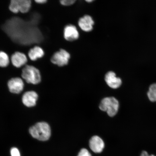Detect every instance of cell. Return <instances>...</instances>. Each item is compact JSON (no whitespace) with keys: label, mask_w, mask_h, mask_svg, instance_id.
Wrapping results in <instances>:
<instances>
[{"label":"cell","mask_w":156,"mask_h":156,"mask_svg":"<svg viewBox=\"0 0 156 156\" xmlns=\"http://www.w3.org/2000/svg\"><path fill=\"white\" fill-rule=\"evenodd\" d=\"M34 25L15 17L8 21L3 29L15 42L20 44H30L40 42L43 38L41 33Z\"/></svg>","instance_id":"6da1fadb"},{"label":"cell","mask_w":156,"mask_h":156,"mask_svg":"<svg viewBox=\"0 0 156 156\" xmlns=\"http://www.w3.org/2000/svg\"><path fill=\"white\" fill-rule=\"evenodd\" d=\"M31 135L40 141H46L49 139L51 134L49 126L45 122H40L29 129Z\"/></svg>","instance_id":"7a4b0ae2"},{"label":"cell","mask_w":156,"mask_h":156,"mask_svg":"<svg viewBox=\"0 0 156 156\" xmlns=\"http://www.w3.org/2000/svg\"><path fill=\"white\" fill-rule=\"evenodd\" d=\"M99 107L101 110L106 112L108 116L113 117L118 112L119 103L114 97H106L102 99Z\"/></svg>","instance_id":"3957f363"},{"label":"cell","mask_w":156,"mask_h":156,"mask_svg":"<svg viewBox=\"0 0 156 156\" xmlns=\"http://www.w3.org/2000/svg\"><path fill=\"white\" fill-rule=\"evenodd\" d=\"M21 76L27 83L33 84H37L41 80L40 71L32 66H25L22 70Z\"/></svg>","instance_id":"277c9868"},{"label":"cell","mask_w":156,"mask_h":156,"mask_svg":"<svg viewBox=\"0 0 156 156\" xmlns=\"http://www.w3.org/2000/svg\"><path fill=\"white\" fill-rule=\"evenodd\" d=\"M31 3L30 0H12L9 5V9L14 13H17L19 12L26 13L30 9Z\"/></svg>","instance_id":"5b68a950"},{"label":"cell","mask_w":156,"mask_h":156,"mask_svg":"<svg viewBox=\"0 0 156 156\" xmlns=\"http://www.w3.org/2000/svg\"><path fill=\"white\" fill-rule=\"evenodd\" d=\"M70 58V54L66 50L62 49L53 55L51 61L54 64L63 67L67 65Z\"/></svg>","instance_id":"8992f818"},{"label":"cell","mask_w":156,"mask_h":156,"mask_svg":"<svg viewBox=\"0 0 156 156\" xmlns=\"http://www.w3.org/2000/svg\"><path fill=\"white\" fill-rule=\"evenodd\" d=\"M89 147L90 149L95 153H100L104 149L105 143L101 138L97 136L91 138L89 141Z\"/></svg>","instance_id":"52a82bcc"},{"label":"cell","mask_w":156,"mask_h":156,"mask_svg":"<svg viewBox=\"0 0 156 156\" xmlns=\"http://www.w3.org/2000/svg\"><path fill=\"white\" fill-rule=\"evenodd\" d=\"M105 80L109 87L112 89L118 88L122 85L120 78L116 76V74L112 71L108 72L105 76Z\"/></svg>","instance_id":"ba28073f"},{"label":"cell","mask_w":156,"mask_h":156,"mask_svg":"<svg viewBox=\"0 0 156 156\" xmlns=\"http://www.w3.org/2000/svg\"><path fill=\"white\" fill-rule=\"evenodd\" d=\"M8 85L11 93L19 94L22 91L24 88V83L20 78H13L9 81Z\"/></svg>","instance_id":"9c48e42d"},{"label":"cell","mask_w":156,"mask_h":156,"mask_svg":"<svg viewBox=\"0 0 156 156\" xmlns=\"http://www.w3.org/2000/svg\"><path fill=\"white\" fill-rule=\"evenodd\" d=\"M64 37L66 40L73 41L79 37V33L76 28L73 25H67L64 28Z\"/></svg>","instance_id":"30bf717a"},{"label":"cell","mask_w":156,"mask_h":156,"mask_svg":"<svg viewBox=\"0 0 156 156\" xmlns=\"http://www.w3.org/2000/svg\"><path fill=\"white\" fill-rule=\"evenodd\" d=\"M78 24L82 30L86 32H89L93 30L94 21L90 16L86 15L80 18Z\"/></svg>","instance_id":"8fae6325"},{"label":"cell","mask_w":156,"mask_h":156,"mask_svg":"<svg viewBox=\"0 0 156 156\" xmlns=\"http://www.w3.org/2000/svg\"><path fill=\"white\" fill-rule=\"evenodd\" d=\"M38 98V95L35 91H28L23 95V102L27 107L34 106L36 105Z\"/></svg>","instance_id":"7c38bea8"},{"label":"cell","mask_w":156,"mask_h":156,"mask_svg":"<svg viewBox=\"0 0 156 156\" xmlns=\"http://www.w3.org/2000/svg\"><path fill=\"white\" fill-rule=\"evenodd\" d=\"M11 62L15 67L20 68L25 65L27 62V58L24 54L16 52L13 54L11 58Z\"/></svg>","instance_id":"4fadbf2b"},{"label":"cell","mask_w":156,"mask_h":156,"mask_svg":"<svg viewBox=\"0 0 156 156\" xmlns=\"http://www.w3.org/2000/svg\"><path fill=\"white\" fill-rule=\"evenodd\" d=\"M44 52L42 49L39 46L34 47L31 49L28 52V56L30 59L33 61H35L44 56Z\"/></svg>","instance_id":"5bb4252c"},{"label":"cell","mask_w":156,"mask_h":156,"mask_svg":"<svg viewBox=\"0 0 156 156\" xmlns=\"http://www.w3.org/2000/svg\"><path fill=\"white\" fill-rule=\"evenodd\" d=\"M9 63V58L8 55L4 52L0 51V67H6Z\"/></svg>","instance_id":"9a60e30c"},{"label":"cell","mask_w":156,"mask_h":156,"mask_svg":"<svg viewBox=\"0 0 156 156\" xmlns=\"http://www.w3.org/2000/svg\"><path fill=\"white\" fill-rule=\"evenodd\" d=\"M147 95L151 102H156V83H153L150 86Z\"/></svg>","instance_id":"2e32d148"},{"label":"cell","mask_w":156,"mask_h":156,"mask_svg":"<svg viewBox=\"0 0 156 156\" xmlns=\"http://www.w3.org/2000/svg\"><path fill=\"white\" fill-rule=\"evenodd\" d=\"M77 156H91V155L87 149L83 148L80 151Z\"/></svg>","instance_id":"e0dca14e"},{"label":"cell","mask_w":156,"mask_h":156,"mask_svg":"<svg viewBox=\"0 0 156 156\" xmlns=\"http://www.w3.org/2000/svg\"><path fill=\"white\" fill-rule=\"evenodd\" d=\"M76 1L75 0H63L60 1V2L62 5L68 6L73 5Z\"/></svg>","instance_id":"ac0fdd59"},{"label":"cell","mask_w":156,"mask_h":156,"mask_svg":"<svg viewBox=\"0 0 156 156\" xmlns=\"http://www.w3.org/2000/svg\"><path fill=\"white\" fill-rule=\"evenodd\" d=\"M11 156H21L19 150L16 147H13L11 150Z\"/></svg>","instance_id":"d6986e66"},{"label":"cell","mask_w":156,"mask_h":156,"mask_svg":"<svg viewBox=\"0 0 156 156\" xmlns=\"http://www.w3.org/2000/svg\"><path fill=\"white\" fill-rule=\"evenodd\" d=\"M140 156H155L153 154L149 155L147 151H143L142 152Z\"/></svg>","instance_id":"ffe728a7"},{"label":"cell","mask_w":156,"mask_h":156,"mask_svg":"<svg viewBox=\"0 0 156 156\" xmlns=\"http://www.w3.org/2000/svg\"><path fill=\"white\" fill-rule=\"evenodd\" d=\"M35 1L37 3L42 4H44L46 3L47 1H46V0H36Z\"/></svg>","instance_id":"44dd1931"},{"label":"cell","mask_w":156,"mask_h":156,"mask_svg":"<svg viewBox=\"0 0 156 156\" xmlns=\"http://www.w3.org/2000/svg\"><path fill=\"white\" fill-rule=\"evenodd\" d=\"M87 2H92L93 1L91 0V1H86Z\"/></svg>","instance_id":"7402d4cb"}]
</instances>
